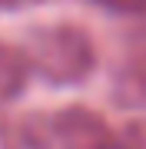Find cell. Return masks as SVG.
<instances>
[{"label":"cell","mask_w":146,"mask_h":149,"mask_svg":"<svg viewBox=\"0 0 146 149\" xmlns=\"http://www.w3.org/2000/svg\"><path fill=\"white\" fill-rule=\"evenodd\" d=\"M27 80H30V66H27V60H23L20 47L0 43V113L23 93Z\"/></svg>","instance_id":"4"},{"label":"cell","mask_w":146,"mask_h":149,"mask_svg":"<svg viewBox=\"0 0 146 149\" xmlns=\"http://www.w3.org/2000/svg\"><path fill=\"white\" fill-rule=\"evenodd\" d=\"M23 149H116V133L87 106L37 109L20 119Z\"/></svg>","instance_id":"2"},{"label":"cell","mask_w":146,"mask_h":149,"mask_svg":"<svg viewBox=\"0 0 146 149\" xmlns=\"http://www.w3.org/2000/svg\"><path fill=\"white\" fill-rule=\"evenodd\" d=\"M87 3L100 7V10H106L113 17H130L146 30V0H87Z\"/></svg>","instance_id":"5"},{"label":"cell","mask_w":146,"mask_h":149,"mask_svg":"<svg viewBox=\"0 0 146 149\" xmlns=\"http://www.w3.org/2000/svg\"><path fill=\"white\" fill-rule=\"evenodd\" d=\"M30 73L50 86H80L96 70V43L76 23H40L20 40Z\"/></svg>","instance_id":"1"},{"label":"cell","mask_w":146,"mask_h":149,"mask_svg":"<svg viewBox=\"0 0 146 149\" xmlns=\"http://www.w3.org/2000/svg\"><path fill=\"white\" fill-rule=\"evenodd\" d=\"M113 103L123 109H146V43L133 50L113 73Z\"/></svg>","instance_id":"3"},{"label":"cell","mask_w":146,"mask_h":149,"mask_svg":"<svg viewBox=\"0 0 146 149\" xmlns=\"http://www.w3.org/2000/svg\"><path fill=\"white\" fill-rule=\"evenodd\" d=\"M43 3H53V0H0V10L13 13V10H33V7H43Z\"/></svg>","instance_id":"6"}]
</instances>
